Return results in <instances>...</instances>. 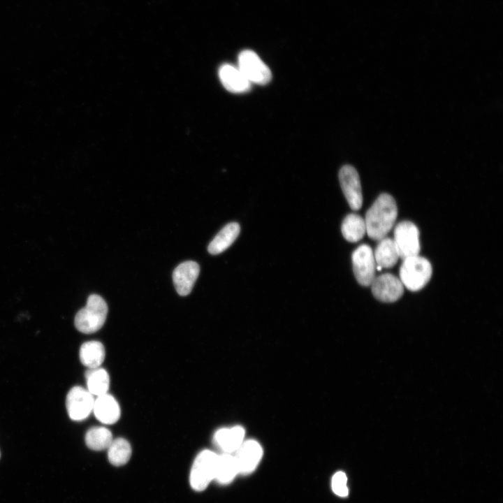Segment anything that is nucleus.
Instances as JSON below:
<instances>
[{"instance_id": "obj_1", "label": "nucleus", "mask_w": 503, "mask_h": 503, "mask_svg": "<svg viewBox=\"0 0 503 503\" xmlns=\"http://www.w3.org/2000/svg\"><path fill=\"white\" fill-rule=\"evenodd\" d=\"M398 216V208L394 198L388 194L378 196L364 219L366 233L374 240L385 238L393 226Z\"/></svg>"}, {"instance_id": "obj_2", "label": "nucleus", "mask_w": 503, "mask_h": 503, "mask_svg": "<svg viewBox=\"0 0 503 503\" xmlns=\"http://www.w3.org/2000/svg\"><path fill=\"white\" fill-rule=\"evenodd\" d=\"M107 314L108 306L104 299L96 294L90 295L86 306L76 314L75 326L81 333H95L103 326Z\"/></svg>"}, {"instance_id": "obj_3", "label": "nucleus", "mask_w": 503, "mask_h": 503, "mask_svg": "<svg viewBox=\"0 0 503 503\" xmlns=\"http://www.w3.org/2000/svg\"><path fill=\"white\" fill-rule=\"evenodd\" d=\"M432 268L430 261L418 255L403 259L400 268V279L411 291H419L430 281Z\"/></svg>"}, {"instance_id": "obj_4", "label": "nucleus", "mask_w": 503, "mask_h": 503, "mask_svg": "<svg viewBox=\"0 0 503 503\" xmlns=\"http://www.w3.org/2000/svg\"><path fill=\"white\" fill-rule=\"evenodd\" d=\"M218 455L210 450H204L195 458L190 473V484L196 491L204 490L214 479Z\"/></svg>"}, {"instance_id": "obj_5", "label": "nucleus", "mask_w": 503, "mask_h": 503, "mask_svg": "<svg viewBox=\"0 0 503 503\" xmlns=\"http://www.w3.org/2000/svg\"><path fill=\"white\" fill-rule=\"evenodd\" d=\"M399 257L402 259L418 255L420 252L419 232L416 226L409 221L400 222L394 230L393 239Z\"/></svg>"}, {"instance_id": "obj_6", "label": "nucleus", "mask_w": 503, "mask_h": 503, "mask_svg": "<svg viewBox=\"0 0 503 503\" xmlns=\"http://www.w3.org/2000/svg\"><path fill=\"white\" fill-rule=\"evenodd\" d=\"M238 68L251 82L265 85L272 78L268 66L252 50H244L238 56Z\"/></svg>"}, {"instance_id": "obj_7", "label": "nucleus", "mask_w": 503, "mask_h": 503, "mask_svg": "<svg viewBox=\"0 0 503 503\" xmlns=\"http://www.w3.org/2000/svg\"><path fill=\"white\" fill-rule=\"evenodd\" d=\"M353 270L357 282L362 286H368L375 277L376 262L372 248L361 245L352 254Z\"/></svg>"}, {"instance_id": "obj_8", "label": "nucleus", "mask_w": 503, "mask_h": 503, "mask_svg": "<svg viewBox=\"0 0 503 503\" xmlns=\"http://www.w3.org/2000/svg\"><path fill=\"white\" fill-rule=\"evenodd\" d=\"M94 399L88 390L76 386L73 387L66 396V409L69 417L76 421L87 418L93 411Z\"/></svg>"}, {"instance_id": "obj_9", "label": "nucleus", "mask_w": 503, "mask_h": 503, "mask_svg": "<svg viewBox=\"0 0 503 503\" xmlns=\"http://www.w3.org/2000/svg\"><path fill=\"white\" fill-rule=\"evenodd\" d=\"M339 180L343 194L353 210H359L363 203L360 177L354 167L345 165L339 172Z\"/></svg>"}, {"instance_id": "obj_10", "label": "nucleus", "mask_w": 503, "mask_h": 503, "mask_svg": "<svg viewBox=\"0 0 503 503\" xmlns=\"http://www.w3.org/2000/svg\"><path fill=\"white\" fill-rule=\"evenodd\" d=\"M370 285L373 296L384 302H395L404 293V286L400 279L390 273L374 277Z\"/></svg>"}, {"instance_id": "obj_11", "label": "nucleus", "mask_w": 503, "mask_h": 503, "mask_svg": "<svg viewBox=\"0 0 503 503\" xmlns=\"http://www.w3.org/2000/svg\"><path fill=\"white\" fill-rule=\"evenodd\" d=\"M262 455L263 450L258 442L252 439L243 442L234 455L238 473L247 474L252 472Z\"/></svg>"}, {"instance_id": "obj_12", "label": "nucleus", "mask_w": 503, "mask_h": 503, "mask_svg": "<svg viewBox=\"0 0 503 503\" xmlns=\"http://www.w3.org/2000/svg\"><path fill=\"white\" fill-rule=\"evenodd\" d=\"M199 272L198 264L192 261L183 262L176 267L173 280L178 294L185 296L191 293Z\"/></svg>"}, {"instance_id": "obj_13", "label": "nucleus", "mask_w": 503, "mask_h": 503, "mask_svg": "<svg viewBox=\"0 0 503 503\" xmlns=\"http://www.w3.org/2000/svg\"><path fill=\"white\" fill-rule=\"evenodd\" d=\"M219 76L223 86L232 93H244L251 87V82L238 67L224 64L219 68Z\"/></svg>"}, {"instance_id": "obj_14", "label": "nucleus", "mask_w": 503, "mask_h": 503, "mask_svg": "<svg viewBox=\"0 0 503 503\" xmlns=\"http://www.w3.org/2000/svg\"><path fill=\"white\" fill-rule=\"evenodd\" d=\"M93 411L96 418L104 424H113L120 417V407L118 402L108 393L98 396L94 400Z\"/></svg>"}, {"instance_id": "obj_15", "label": "nucleus", "mask_w": 503, "mask_h": 503, "mask_svg": "<svg viewBox=\"0 0 503 503\" xmlns=\"http://www.w3.org/2000/svg\"><path fill=\"white\" fill-rule=\"evenodd\" d=\"M245 430L240 426L221 428L214 435L217 446L226 453L236 451L244 442Z\"/></svg>"}, {"instance_id": "obj_16", "label": "nucleus", "mask_w": 503, "mask_h": 503, "mask_svg": "<svg viewBox=\"0 0 503 503\" xmlns=\"http://www.w3.org/2000/svg\"><path fill=\"white\" fill-rule=\"evenodd\" d=\"M240 231V225L236 222L226 224L212 239L208 245L210 254L216 255L227 249L236 240Z\"/></svg>"}, {"instance_id": "obj_17", "label": "nucleus", "mask_w": 503, "mask_h": 503, "mask_svg": "<svg viewBox=\"0 0 503 503\" xmlns=\"http://www.w3.org/2000/svg\"><path fill=\"white\" fill-rule=\"evenodd\" d=\"M79 356L81 363L88 368L99 367L105 359V348L100 342H86L80 347Z\"/></svg>"}, {"instance_id": "obj_18", "label": "nucleus", "mask_w": 503, "mask_h": 503, "mask_svg": "<svg viewBox=\"0 0 503 503\" xmlns=\"http://www.w3.org/2000/svg\"><path fill=\"white\" fill-rule=\"evenodd\" d=\"M373 254L376 264L385 268L395 265L400 258L393 240L386 237L380 240Z\"/></svg>"}, {"instance_id": "obj_19", "label": "nucleus", "mask_w": 503, "mask_h": 503, "mask_svg": "<svg viewBox=\"0 0 503 503\" xmlns=\"http://www.w3.org/2000/svg\"><path fill=\"white\" fill-rule=\"evenodd\" d=\"M87 390L93 395L100 396L107 393L110 386V377L106 370L101 367L89 368L85 372Z\"/></svg>"}, {"instance_id": "obj_20", "label": "nucleus", "mask_w": 503, "mask_h": 503, "mask_svg": "<svg viewBox=\"0 0 503 503\" xmlns=\"http://www.w3.org/2000/svg\"><path fill=\"white\" fill-rule=\"evenodd\" d=\"M341 230L347 241L356 242L360 240L366 233L365 220L358 214H349L344 219Z\"/></svg>"}, {"instance_id": "obj_21", "label": "nucleus", "mask_w": 503, "mask_h": 503, "mask_svg": "<svg viewBox=\"0 0 503 503\" xmlns=\"http://www.w3.org/2000/svg\"><path fill=\"white\" fill-rule=\"evenodd\" d=\"M238 474L235 460L229 453L218 455L214 479L221 484H227Z\"/></svg>"}, {"instance_id": "obj_22", "label": "nucleus", "mask_w": 503, "mask_h": 503, "mask_svg": "<svg viewBox=\"0 0 503 503\" xmlns=\"http://www.w3.org/2000/svg\"><path fill=\"white\" fill-rule=\"evenodd\" d=\"M87 447L94 451H102L109 447L112 442L111 432L105 427H93L85 435Z\"/></svg>"}, {"instance_id": "obj_23", "label": "nucleus", "mask_w": 503, "mask_h": 503, "mask_svg": "<svg viewBox=\"0 0 503 503\" xmlns=\"http://www.w3.org/2000/svg\"><path fill=\"white\" fill-rule=\"evenodd\" d=\"M131 455V447L129 442L124 438H117L108 448V457L110 462L115 466L125 465Z\"/></svg>"}, {"instance_id": "obj_24", "label": "nucleus", "mask_w": 503, "mask_h": 503, "mask_svg": "<svg viewBox=\"0 0 503 503\" xmlns=\"http://www.w3.org/2000/svg\"><path fill=\"white\" fill-rule=\"evenodd\" d=\"M347 478L343 472H336L332 479V489L333 492L340 497L348 495Z\"/></svg>"}, {"instance_id": "obj_25", "label": "nucleus", "mask_w": 503, "mask_h": 503, "mask_svg": "<svg viewBox=\"0 0 503 503\" xmlns=\"http://www.w3.org/2000/svg\"><path fill=\"white\" fill-rule=\"evenodd\" d=\"M0 457H1V453H0Z\"/></svg>"}]
</instances>
